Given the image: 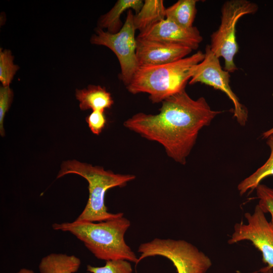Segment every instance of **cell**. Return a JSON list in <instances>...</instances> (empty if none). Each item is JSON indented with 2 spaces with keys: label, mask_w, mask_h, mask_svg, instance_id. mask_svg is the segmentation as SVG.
<instances>
[{
  "label": "cell",
  "mask_w": 273,
  "mask_h": 273,
  "mask_svg": "<svg viewBox=\"0 0 273 273\" xmlns=\"http://www.w3.org/2000/svg\"><path fill=\"white\" fill-rule=\"evenodd\" d=\"M266 139V144L270 150V155L261 167L238 184V190L241 195H244L249 190L256 189L263 179L273 175V134Z\"/></svg>",
  "instance_id": "cell-17"
},
{
  "label": "cell",
  "mask_w": 273,
  "mask_h": 273,
  "mask_svg": "<svg viewBox=\"0 0 273 273\" xmlns=\"http://www.w3.org/2000/svg\"><path fill=\"white\" fill-rule=\"evenodd\" d=\"M13 97V92L9 86H1L0 87V133L2 136L4 135L5 131L3 126L4 119L6 113L8 111Z\"/></svg>",
  "instance_id": "cell-21"
},
{
  "label": "cell",
  "mask_w": 273,
  "mask_h": 273,
  "mask_svg": "<svg viewBox=\"0 0 273 273\" xmlns=\"http://www.w3.org/2000/svg\"><path fill=\"white\" fill-rule=\"evenodd\" d=\"M136 55L138 68L172 63L193 51L186 46L136 38Z\"/></svg>",
  "instance_id": "cell-11"
},
{
  "label": "cell",
  "mask_w": 273,
  "mask_h": 273,
  "mask_svg": "<svg viewBox=\"0 0 273 273\" xmlns=\"http://www.w3.org/2000/svg\"><path fill=\"white\" fill-rule=\"evenodd\" d=\"M204 58L199 51L177 61L164 65L139 67L135 72L127 90L132 94L147 93L153 103L166 99L185 89L191 78V71Z\"/></svg>",
  "instance_id": "cell-3"
},
{
  "label": "cell",
  "mask_w": 273,
  "mask_h": 273,
  "mask_svg": "<svg viewBox=\"0 0 273 273\" xmlns=\"http://www.w3.org/2000/svg\"><path fill=\"white\" fill-rule=\"evenodd\" d=\"M74 173L84 178L88 184L89 196L86 204L77 218V221L100 222L124 216L122 212H109L105 203L106 192L114 187H123L135 178L129 174L115 173L105 170L101 166L76 160L65 161L62 165L57 178Z\"/></svg>",
  "instance_id": "cell-4"
},
{
  "label": "cell",
  "mask_w": 273,
  "mask_h": 273,
  "mask_svg": "<svg viewBox=\"0 0 273 273\" xmlns=\"http://www.w3.org/2000/svg\"><path fill=\"white\" fill-rule=\"evenodd\" d=\"M11 51L0 49V81L2 86H9L19 66L13 62Z\"/></svg>",
  "instance_id": "cell-18"
},
{
  "label": "cell",
  "mask_w": 273,
  "mask_h": 273,
  "mask_svg": "<svg viewBox=\"0 0 273 273\" xmlns=\"http://www.w3.org/2000/svg\"><path fill=\"white\" fill-rule=\"evenodd\" d=\"M15 273H35L32 269L23 268Z\"/></svg>",
  "instance_id": "cell-24"
},
{
  "label": "cell",
  "mask_w": 273,
  "mask_h": 273,
  "mask_svg": "<svg viewBox=\"0 0 273 273\" xmlns=\"http://www.w3.org/2000/svg\"><path fill=\"white\" fill-rule=\"evenodd\" d=\"M136 38L180 44L192 50L197 49L203 40L196 27L185 28L166 18L140 32Z\"/></svg>",
  "instance_id": "cell-10"
},
{
  "label": "cell",
  "mask_w": 273,
  "mask_h": 273,
  "mask_svg": "<svg viewBox=\"0 0 273 273\" xmlns=\"http://www.w3.org/2000/svg\"><path fill=\"white\" fill-rule=\"evenodd\" d=\"M197 0H179L166 9L165 18L185 28L193 27L197 13Z\"/></svg>",
  "instance_id": "cell-16"
},
{
  "label": "cell",
  "mask_w": 273,
  "mask_h": 273,
  "mask_svg": "<svg viewBox=\"0 0 273 273\" xmlns=\"http://www.w3.org/2000/svg\"><path fill=\"white\" fill-rule=\"evenodd\" d=\"M257 5L247 0L226 1L222 6L220 24L218 29L211 35V51L218 58L224 61V70L234 72L237 70L234 58L239 52L236 40V27L242 16L255 13Z\"/></svg>",
  "instance_id": "cell-6"
},
{
  "label": "cell",
  "mask_w": 273,
  "mask_h": 273,
  "mask_svg": "<svg viewBox=\"0 0 273 273\" xmlns=\"http://www.w3.org/2000/svg\"><path fill=\"white\" fill-rule=\"evenodd\" d=\"M166 9L162 0H145L140 11L133 16L135 30L142 32L165 19Z\"/></svg>",
  "instance_id": "cell-15"
},
{
  "label": "cell",
  "mask_w": 273,
  "mask_h": 273,
  "mask_svg": "<svg viewBox=\"0 0 273 273\" xmlns=\"http://www.w3.org/2000/svg\"><path fill=\"white\" fill-rule=\"evenodd\" d=\"M130 225L123 216L100 222L77 221L54 223L55 231L68 232L81 241L98 259L125 260L137 265L138 257L126 244L124 235Z\"/></svg>",
  "instance_id": "cell-2"
},
{
  "label": "cell",
  "mask_w": 273,
  "mask_h": 273,
  "mask_svg": "<svg viewBox=\"0 0 273 273\" xmlns=\"http://www.w3.org/2000/svg\"><path fill=\"white\" fill-rule=\"evenodd\" d=\"M138 252V263L147 257L162 256L172 263L177 273H206L212 265L206 254L183 240L155 238L141 244Z\"/></svg>",
  "instance_id": "cell-5"
},
{
  "label": "cell",
  "mask_w": 273,
  "mask_h": 273,
  "mask_svg": "<svg viewBox=\"0 0 273 273\" xmlns=\"http://www.w3.org/2000/svg\"><path fill=\"white\" fill-rule=\"evenodd\" d=\"M255 189L259 199L258 205L265 213H270L271 216L270 222L273 225V188L260 184Z\"/></svg>",
  "instance_id": "cell-20"
},
{
  "label": "cell",
  "mask_w": 273,
  "mask_h": 273,
  "mask_svg": "<svg viewBox=\"0 0 273 273\" xmlns=\"http://www.w3.org/2000/svg\"><path fill=\"white\" fill-rule=\"evenodd\" d=\"M86 121L91 131L95 134L99 135L104 128L106 123L104 111H93L86 117Z\"/></svg>",
  "instance_id": "cell-22"
},
{
  "label": "cell",
  "mask_w": 273,
  "mask_h": 273,
  "mask_svg": "<svg viewBox=\"0 0 273 273\" xmlns=\"http://www.w3.org/2000/svg\"><path fill=\"white\" fill-rule=\"evenodd\" d=\"M247 223H237L228 243L233 244L249 241L261 253L266 266L261 270L273 268V225L266 219L265 213L257 204L252 213L244 214Z\"/></svg>",
  "instance_id": "cell-9"
},
{
  "label": "cell",
  "mask_w": 273,
  "mask_h": 273,
  "mask_svg": "<svg viewBox=\"0 0 273 273\" xmlns=\"http://www.w3.org/2000/svg\"><path fill=\"white\" fill-rule=\"evenodd\" d=\"M144 2L142 0H118L106 14L101 16L98 22V28L107 29L111 33H116L123 26L120 17L126 10H132L138 13Z\"/></svg>",
  "instance_id": "cell-13"
},
{
  "label": "cell",
  "mask_w": 273,
  "mask_h": 273,
  "mask_svg": "<svg viewBox=\"0 0 273 273\" xmlns=\"http://www.w3.org/2000/svg\"><path fill=\"white\" fill-rule=\"evenodd\" d=\"M133 16L132 10H128L125 22L118 32L113 34L98 28L90 38L91 43L105 46L115 54L120 66V79L125 86L138 68Z\"/></svg>",
  "instance_id": "cell-7"
},
{
  "label": "cell",
  "mask_w": 273,
  "mask_h": 273,
  "mask_svg": "<svg viewBox=\"0 0 273 273\" xmlns=\"http://www.w3.org/2000/svg\"><path fill=\"white\" fill-rule=\"evenodd\" d=\"M273 134V127L268 130L262 133V137L264 139H267L268 137H269L270 135Z\"/></svg>",
  "instance_id": "cell-23"
},
{
  "label": "cell",
  "mask_w": 273,
  "mask_h": 273,
  "mask_svg": "<svg viewBox=\"0 0 273 273\" xmlns=\"http://www.w3.org/2000/svg\"><path fill=\"white\" fill-rule=\"evenodd\" d=\"M261 273H273L272 269L269 270H260Z\"/></svg>",
  "instance_id": "cell-25"
},
{
  "label": "cell",
  "mask_w": 273,
  "mask_h": 273,
  "mask_svg": "<svg viewBox=\"0 0 273 273\" xmlns=\"http://www.w3.org/2000/svg\"><path fill=\"white\" fill-rule=\"evenodd\" d=\"M130 262L125 260H109L103 266L88 265L86 270L90 273H132Z\"/></svg>",
  "instance_id": "cell-19"
},
{
  "label": "cell",
  "mask_w": 273,
  "mask_h": 273,
  "mask_svg": "<svg viewBox=\"0 0 273 273\" xmlns=\"http://www.w3.org/2000/svg\"><path fill=\"white\" fill-rule=\"evenodd\" d=\"M221 113L212 110L204 97L193 99L184 89L162 101L159 113L139 112L125 120L123 125L159 143L168 157L185 165L199 131Z\"/></svg>",
  "instance_id": "cell-1"
},
{
  "label": "cell",
  "mask_w": 273,
  "mask_h": 273,
  "mask_svg": "<svg viewBox=\"0 0 273 273\" xmlns=\"http://www.w3.org/2000/svg\"><path fill=\"white\" fill-rule=\"evenodd\" d=\"M229 73L222 69L219 58L211 51L210 45H207L204 59L192 68L189 84L200 82L224 93L234 105V117L239 124L244 126L247 121L248 110L232 90Z\"/></svg>",
  "instance_id": "cell-8"
},
{
  "label": "cell",
  "mask_w": 273,
  "mask_h": 273,
  "mask_svg": "<svg viewBox=\"0 0 273 273\" xmlns=\"http://www.w3.org/2000/svg\"><path fill=\"white\" fill-rule=\"evenodd\" d=\"M75 97L79 101V107L82 110L105 111L114 103L111 94L100 85H89L82 89H76Z\"/></svg>",
  "instance_id": "cell-12"
},
{
  "label": "cell",
  "mask_w": 273,
  "mask_h": 273,
  "mask_svg": "<svg viewBox=\"0 0 273 273\" xmlns=\"http://www.w3.org/2000/svg\"><path fill=\"white\" fill-rule=\"evenodd\" d=\"M81 264L74 255L52 253L42 257L38 265L40 273H75Z\"/></svg>",
  "instance_id": "cell-14"
}]
</instances>
